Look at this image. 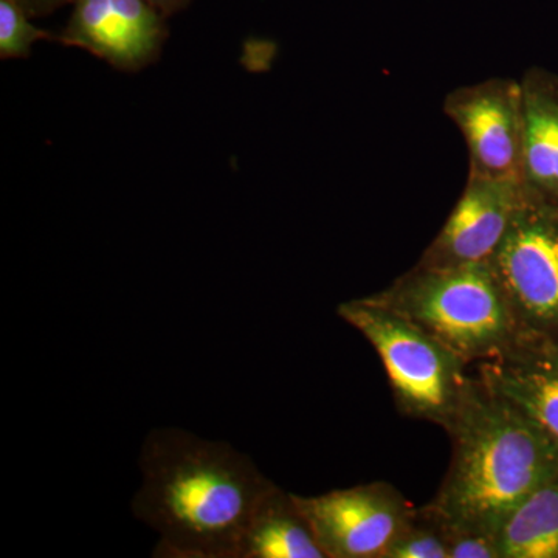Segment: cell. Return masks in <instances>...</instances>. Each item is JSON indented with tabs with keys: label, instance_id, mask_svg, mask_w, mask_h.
Instances as JSON below:
<instances>
[{
	"label": "cell",
	"instance_id": "obj_1",
	"mask_svg": "<svg viewBox=\"0 0 558 558\" xmlns=\"http://www.w3.org/2000/svg\"><path fill=\"white\" fill-rule=\"evenodd\" d=\"M140 470L132 513L159 534L156 557L240 558L242 538L275 487L247 454L182 428L153 429Z\"/></svg>",
	"mask_w": 558,
	"mask_h": 558
},
{
	"label": "cell",
	"instance_id": "obj_2",
	"mask_svg": "<svg viewBox=\"0 0 558 558\" xmlns=\"http://www.w3.org/2000/svg\"><path fill=\"white\" fill-rule=\"evenodd\" d=\"M449 472L429 502L451 527L497 535L510 513L558 475V444L473 377L451 427Z\"/></svg>",
	"mask_w": 558,
	"mask_h": 558
},
{
	"label": "cell",
	"instance_id": "obj_3",
	"mask_svg": "<svg viewBox=\"0 0 558 558\" xmlns=\"http://www.w3.org/2000/svg\"><path fill=\"white\" fill-rule=\"evenodd\" d=\"M371 300L402 315L470 363L517 340L508 300L490 263L417 266Z\"/></svg>",
	"mask_w": 558,
	"mask_h": 558
},
{
	"label": "cell",
	"instance_id": "obj_4",
	"mask_svg": "<svg viewBox=\"0 0 558 558\" xmlns=\"http://www.w3.org/2000/svg\"><path fill=\"white\" fill-rule=\"evenodd\" d=\"M337 314L376 349L400 413L449 429L473 381L470 363L369 296L341 303Z\"/></svg>",
	"mask_w": 558,
	"mask_h": 558
},
{
	"label": "cell",
	"instance_id": "obj_5",
	"mask_svg": "<svg viewBox=\"0 0 558 558\" xmlns=\"http://www.w3.org/2000/svg\"><path fill=\"white\" fill-rule=\"evenodd\" d=\"M488 263L508 300L517 339L558 343V204L524 190Z\"/></svg>",
	"mask_w": 558,
	"mask_h": 558
},
{
	"label": "cell",
	"instance_id": "obj_6",
	"mask_svg": "<svg viewBox=\"0 0 558 558\" xmlns=\"http://www.w3.org/2000/svg\"><path fill=\"white\" fill-rule=\"evenodd\" d=\"M444 112L461 131L469 174L524 186V120L520 81L490 78L450 92Z\"/></svg>",
	"mask_w": 558,
	"mask_h": 558
},
{
	"label": "cell",
	"instance_id": "obj_7",
	"mask_svg": "<svg viewBox=\"0 0 558 558\" xmlns=\"http://www.w3.org/2000/svg\"><path fill=\"white\" fill-rule=\"evenodd\" d=\"M328 558H385L413 515L398 488L371 483L317 497L293 495Z\"/></svg>",
	"mask_w": 558,
	"mask_h": 558
},
{
	"label": "cell",
	"instance_id": "obj_8",
	"mask_svg": "<svg viewBox=\"0 0 558 558\" xmlns=\"http://www.w3.org/2000/svg\"><path fill=\"white\" fill-rule=\"evenodd\" d=\"M72 16L58 36L120 70L146 68L167 39L165 17L146 0H73Z\"/></svg>",
	"mask_w": 558,
	"mask_h": 558
},
{
	"label": "cell",
	"instance_id": "obj_9",
	"mask_svg": "<svg viewBox=\"0 0 558 558\" xmlns=\"http://www.w3.org/2000/svg\"><path fill=\"white\" fill-rule=\"evenodd\" d=\"M524 186L469 174L464 193L418 266L488 263L508 233Z\"/></svg>",
	"mask_w": 558,
	"mask_h": 558
},
{
	"label": "cell",
	"instance_id": "obj_10",
	"mask_svg": "<svg viewBox=\"0 0 558 558\" xmlns=\"http://www.w3.org/2000/svg\"><path fill=\"white\" fill-rule=\"evenodd\" d=\"M476 376L558 444V343L517 339L480 362Z\"/></svg>",
	"mask_w": 558,
	"mask_h": 558
},
{
	"label": "cell",
	"instance_id": "obj_11",
	"mask_svg": "<svg viewBox=\"0 0 558 558\" xmlns=\"http://www.w3.org/2000/svg\"><path fill=\"white\" fill-rule=\"evenodd\" d=\"M524 120V190L558 204V76L531 69L520 81Z\"/></svg>",
	"mask_w": 558,
	"mask_h": 558
},
{
	"label": "cell",
	"instance_id": "obj_12",
	"mask_svg": "<svg viewBox=\"0 0 558 558\" xmlns=\"http://www.w3.org/2000/svg\"><path fill=\"white\" fill-rule=\"evenodd\" d=\"M240 558H328L293 494L278 486L260 502L242 538Z\"/></svg>",
	"mask_w": 558,
	"mask_h": 558
},
{
	"label": "cell",
	"instance_id": "obj_13",
	"mask_svg": "<svg viewBox=\"0 0 558 558\" xmlns=\"http://www.w3.org/2000/svg\"><path fill=\"white\" fill-rule=\"evenodd\" d=\"M497 537L501 558H558V475L510 513Z\"/></svg>",
	"mask_w": 558,
	"mask_h": 558
},
{
	"label": "cell",
	"instance_id": "obj_14",
	"mask_svg": "<svg viewBox=\"0 0 558 558\" xmlns=\"http://www.w3.org/2000/svg\"><path fill=\"white\" fill-rule=\"evenodd\" d=\"M385 558H450L446 521L429 505L414 509Z\"/></svg>",
	"mask_w": 558,
	"mask_h": 558
},
{
	"label": "cell",
	"instance_id": "obj_15",
	"mask_svg": "<svg viewBox=\"0 0 558 558\" xmlns=\"http://www.w3.org/2000/svg\"><path fill=\"white\" fill-rule=\"evenodd\" d=\"M54 39L31 22L27 11L16 0H0V57L27 58L36 40Z\"/></svg>",
	"mask_w": 558,
	"mask_h": 558
},
{
	"label": "cell",
	"instance_id": "obj_16",
	"mask_svg": "<svg viewBox=\"0 0 558 558\" xmlns=\"http://www.w3.org/2000/svg\"><path fill=\"white\" fill-rule=\"evenodd\" d=\"M446 526L450 558H501L497 535Z\"/></svg>",
	"mask_w": 558,
	"mask_h": 558
},
{
	"label": "cell",
	"instance_id": "obj_17",
	"mask_svg": "<svg viewBox=\"0 0 558 558\" xmlns=\"http://www.w3.org/2000/svg\"><path fill=\"white\" fill-rule=\"evenodd\" d=\"M17 3L27 11L31 17L49 16L53 11L60 10L61 7L73 3V0H16Z\"/></svg>",
	"mask_w": 558,
	"mask_h": 558
},
{
	"label": "cell",
	"instance_id": "obj_18",
	"mask_svg": "<svg viewBox=\"0 0 558 558\" xmlns=\"http://www.w3.org/2000/svg\"><path fill=\"white\" fill-rule=\"evenodd\" d=\"M150 7H154L161 16L170 17L178 11L185 9L191 0H146Z\"/></svg>",
	"mask_w": 558,
	"mask_h": 558
}]
</instances>
